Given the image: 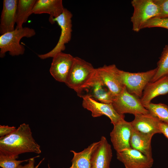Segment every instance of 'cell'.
<instances>
[{"label": "cell", "mask_w": 168, "mask_h": 168, "mask_svg": "<svg viewBox=\"0 0 168 168\" xmlns=\"http://www.w3.org/2000/svg\"><path fill=\"white\" fill-rule=\"evenodd\" d=\"M96 74L114 97L124 89L125 86L120 73V69L114 64L105 65L96 68Z\"/></svg>", "instance_id": "obj_10"}, {"label": "cell", "mask_w": 168, "mask_h": 168, "mask_svg": "<svg viewBox=\"0 0 168 168\" xmlns=\"http://www.w3.org/2000/svg\"><path fill=\"white\" fill-rule=\"evenodd\" d=\"M168 93V75L154 82H149L145 87L140 98L143 106L147 109L151 100L161 95Z\"/></svg>", "instance_id": "obj_17"}, {"label": "cell", "mask_w": 168, "mask_h": 168, "mask_svg": "<svg viewBox=\"0 0 168 168\" xmlns=\"http://www.w3.org/2000/svg\"><path fill=\"white\" fill-rule=\"evenodd\" d=\"M112 104L116 111L120 115L129 113L134 115L150 113L142 105L140 98L129 93L124 87L114 97Z\"/></svg>", "instance_id": "obj_6"}, {"label": "cell", "mask_w": 168, "mask_h": 168, "mask_svg": "<svg viewBox=\"0 0 168 168\" xmlns=\"http://www.w3.org/2000/svg\"><path fill=\"white\" fill-rule=\"evenodd\" d=\"M132 127L130 122L123 120L114 125L110 140L116 152L130 148V141Z\"/></svg>", "instance_id": "obj_13"}, {"label": "cell", "mask_w": 168, "mask_h": 168, "mask_svg": "<svg viewBox=\"0 0 168 168\" xmlns=\"http://www.w3.org/2000/svg\"><path fill=\"white\" fill-rule=\"evenodd\" d=\"M153 136L140 132L132 128L130 141L131 148L139 151L149 158H153L151 145Z\"/></svg>", "instance_id": "obj_19"}, {"label": "cell", "mask_w": 168, "mask_h": 168, "mask_svg": "<svg viewBox=\"0 0 168 168\" xmlns=\"http://www.w3.org/2000/svg\"><path fill=\"white\" fill-rule=\"evenodd\" d=\"M134 119L131 123L132 128L143 133L153 136L156 133H161L159 124L160 121L150 113L134 115Z\"/></svg>", "instance_id": "obj_16"}, {"label": "cell", "mask_w": 168, "mask_h": 168, "mask_svg": "<svg viewBox=\"0 0 168 168\" xmlns=\"http://www.w3.org/2000/svg\"><path fill=\"white\" fill-rule=\"evenodd\" d=\"M39 156H40L38 155L32 158H30L29 160L28 161V163L27 164L25 165L24 166L20 165L18 166L17 168H34V165L35 163V158L39 157ZM44 158L36 166V167H35V168H37L38 167L40 163L42 161L44 160ZM48 168H50L49 164L48 165Z\"/></svg>", "instance_id": "obj_28"}, {"label": "cell", "mask_w": 168, "mask_h": 168, "mask_svg": "<svg viewBox=\"0 0 168 168\" xmlns=\"http://www.w3.org/2000/svg\"><path fill=\"white\" fill-rule=\"evenodd\" d=\"M18 2L17 0L3 1L0 24L1 35L15 30Z\"/></svg>", "instance_id": "obj_15"}, {"label": "cell", "mask_w": 168, "mask_h": 168, "mask_svg": "<svg viewBox=\"0 0 168 168\" xmlns=\"http://www.w3.org/2000/svg\"><path fill=\"white\" fill-rule=\"evenodd\" d=\"M156 71V68L142 72H130L120 70L124 85L130 93L140 98L143 91Z\"/></svg>", "instance_id": "obj_7"}, {"label": "cell", "mask_w": 168, "mask_h": 168, "mask_svg": "<svg viewBox=\"0 0 168 168\" xmlns=\"http://www.w3.org/2000/svg\"><path fill=\"white\" fill-rule=\"evenodd\" d=\"M155 0L160 9V13L159 17L168 16V0Z\"/></svg>", "instance_id": "obj_26"}, {"label": "cell", "mask_w": 168, "mask_h": 168, "mask_svg": "<svg viewBox=\"0 0 168 168\" xmlns=\"http://www.w3.org/2000/svg\"><path fill=\"white\" fill-rule=\"evenodd\" d=\"M64 8L62 0H37L33 9L35 14H49V19L56 18L63 12Z\"/></svg>", "instance_id": "obj_18"}, {"label": "cell", "mask_w": 168, "mask_h": 168, "mask_svg": "<svg viewBox=\"0 0 168 168\" xmlns=\"http://www.w3.org/2000/svg\"><path fill=\"white\" fill-rule=\"evenodd\" d=\"M41 152L40 146L32 136L29 125L23 123L13 132L0 138V154L17 159L19 154Z\"/></svg>", "instance_id": "obj_1"}, {"label": "cell", "mask_w": 168, "mask_h": 168, "mask_svg": "<svg viewBox=\"0 0 168 168\" xmlns=\"http://www.w3.org/2000/svg\"><path fill=\"white\" fill-rule=\"evenodd\" d=\"M116 156L125 168H151L153 164V158L131 148L117 152Z\"/></svg>", "instance_id": "obj_12"}, {"label": "cell", "mask_w": 168, "mask_h": 168, "mask_svg": "<svg viewBox=\"0 0 168 168\" xmlns=\"http://www.w3.org/2000/svg\"><path fill=\"white\" fill-rule=\"evenodd\" d=\"M35 30L28 27L16 28L12 31L6 33L0 36V57L3 58L8 52L12 56L23 54L25 51L24 46L20 44L23 37H31L35 35Z\"/></svg>", "instance_id": "obj_2"}, {"label": "cell", "mask_w": 168, "mask_h": 168, "mask_svg": "<svg viewBox=\"0 0 168 168\" xmlns=\"http://www.w3.org/2000/svg\"><path fill=\"white\" fill-rule=\"evenodd\" d=\"M96 70L90 63L78 57H74L73 65L66 84L78 96Z\"/></svg>", "instance_id": "obj_3"}, {"label": "cell", "mask_w": 168, "mask_h": 168, "mask_svg": "<svg viewBox=\"0 0 168 168\" xmlns=\"http://www.w3.org/2000/svg\"><path fill=\"white\" fill-rule=\"evenodd\" d=\"M74 57L69 54L61 52L53 58L50 72L57 81L66 82L71 70Z\"/></svg>", "instance_id": "obj_11"}, {"label": "cell", "mask_w": 168, "mask_h": 168, "mask_svg": "<svg viewBox=\"0 0 168 168\" xmlns=\"http://www.w3.org/2000/svg\"><path fill=\"white\" fill-rule=\"evenodd\" d=\"M72 14L67 8H65L63 12L58 17L49 19V21L53 24L56 22L61 29V32L58 41L54 47L50 51L44 54L38 55L41 59H44L53 58L58 53L62 52L65 49V44L71 40L72 32Z\"/></svg>", "instance_id": "obj_5"}, {"label": "cell", "mask_w": 168, "mask_h": 168, "mask_svg": "<svg viewBox=\"0 0 168 168\" xmlns=\"http://www.w3.org/2000/svg\"><path fill=\"white\" fill-rule=\"evenodd\" d=\"M155 27H161L168 29V16L153 18L145 24L143 29Z\"/></svg>", "instance_id": "obj_25"}, {"label": "cell", "mask_w": 168, "mask_h": 168, "mask_svg": "<svg viewBox=\"0 0 168 168\" xmlns=\"http://www.w3.org/2000/svg\"><path fill=\"white\" fill-rule=\"evenodd\" d=\"M112 157L111 145L105 137L102 136L92 154L91 168H110Z\"/></svg>", "instance_id": "obj_14"}, {"label": "cell", "mask_w": 168, "mask_h": 168, "mask_svg": "<svg viewBox=\"0 0 168 168\" xmlns=\"http://www.w3.org/2000/svg\"><path fill=\"white\" fill-rule=\"evenodd\" d=\"M88 96L101 102L112 103L114 96L107 87L98 77L95 71L78 96Z\"/></svg>", "instance_id": "obj_8"}, {"label": "cell", "mask_w": 168, "mask_h": 168, "mask_svg": "<svg viewBox=\"0 0 168 168\" xmlns=\"http://www.w3.org/2000/svg\"><path fill=\"white\" fill-rule=\"evenodd\" d=\"M131 3L134 11L131 21L134 31L139 32L148 21L160 15V8L155 0H133Z\"/></svg>", "instance_id": "obj_4"}, {"label": "cell", "mask_w": 168, "mask_h": 168, "mask_svg": "<svg viewBox=\"0 0 168 168\" xmlns=\"http://www.w3.org/2000/svg\"><path fill=\"white\" fill-rule=\"evenodd\" d=\"M147 109L150 113L160 121L168 124V106L162 103H150Z\"/></svg>", "instance_id": "obj_23"}, {"label": "cell", "mask_w": 168, "mask_h": 168, "mask_svg": "<svg viewBox=\"0 0 168 168\" xmlns=\"http://www.w3.org/2000/svg\"><path fill=\"white\" fill-rule=\"evenodd\" d=\"M159 127L161 133L163 134L168 139V124L160 121Z\"/></svg>", "instance_id": "obj_29"}, {"label": "cell", "mask_w": 168, "mask_h": 168, "mask_svg": "<svg viewBox=\"0 0 168 168\" xmlns=\"http://www.w3.org/2000/svg\"><path fill=\"white\" fill-rule=\"evenodd\" d=\"M29 159L17 160L15 158L0 154V166L2 168H17L21 163L28 161Z\"/></svg>", "instance_id": "obj_24"}, {"label": "cell", "mask_w": 168, "mask_h": 168, "mask_svg": "<svg viewBox=\"0 0 168 168\" xmlns=\"http://www.w3.org/2000/svg\"><path fill=\"white\" fill-rule=\"evenodd\" d=\"M99 143V141L93 142L81 152L71 150L73 156L72 166L69 168H91V155Z\"/></svg>", "instance_id": "obj_20"}, {"label": "cell", "mask_w": 168, "mask_h": 168, "mask_svg": "<svg viewBox=\"0 0 168 168\" xmlns=\"http://www.w3.org/2000/svg\"><path fill=\"white\" fill-rule=\"evenodd\" d=\"M36 0H19L17 8L16 23V29L22 28L29 16L33 13Z\"/></svg>", "instance_id": "obj_21"}, {"label": "cell", "mask_w": 168, "mask_h": 168, "mask_svg": "<svg viewBox=\"0 0 168 168\" xmlns=\"http://www.w3.org/2000/svg\"><path fill=\"white\" fill-rule=\"evenodd\" d=\"M83 107L90 111L93 117L105 115L108 117L113 125L124 120V115L119 114L112 103L107 104L97 101L88 96L82 97Z\"/></svg>", "instance_id": "obj_9"}, {"label": "cell", "mask_w": 168, "mask_h": 168, "mask_svg": "<svg viewBox=\"0 0 168 168\" xmlns=\"http://www.w3.org/2000/svg\"><path fill=\"white\" fill-rule=\"evenodd\" d=\"M16 128L14 126L10 127L8 125H0V136L3 137L7 135L14 131Z\"/></svg>", "instance_id": "obj_27"}, {"label": "cell", "mask_w": 168, "mask_h": 168, "mask_svg": "<svg viewBox=\"0 0 168 168\" xmlns=\"http://www.w3.org/2000/svg\"><path fill=\"white\" fill-rule=\"evenodd\" d=\"M156 71L150 82H154L168 75V44L164 48L157 63Z\"/></svg>", "instance_id": "obj_22"}]
</instances>
